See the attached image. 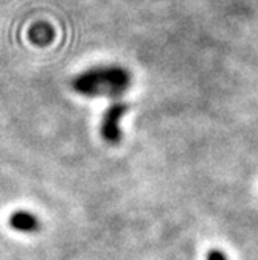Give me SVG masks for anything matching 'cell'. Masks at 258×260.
Masks as SVG:
<instances>
[{"label": "cell", "instance_id": "1", "mask_svg": "<svg viewBox=\"0 0 258 260\" xmlns=\"http://www.w3.org/2000/svg\"><path fill=\"white\" fill-rule=\"evenodd\" d=\"M72 87L86 97H120L131 87V74L122 66H98L73 78Z\"/></svg>", "mask_w": 258, "mask_h": 260}, {"label": "cell", "instance_id": "2", "mask_svg": "<svg viewBox=\"0 0 258 260\" xmlns=\"http://www.w3.org/2000/svg\"><path fill=\"white\" fill-rule=\"evenodd\" d=\"M128 105L122 103V102H115L112 103L101 120V126H100V133L101 137L109 142V144H119L122 140V129H120V119L128 112Z\"/></svg>", "mask_w": 258, "mask_h": 260}, {"label": "cell", "instance_id": "3", "mask_svg": "<svg viewBox=\"0 0 258 260\" xmlns=\"http://www.w3.org/2000/svg\"><path fill=\"white\" fill-rule=\"evenodd\" d=\"M10 226L19 232H38L41 229V223L39 220L30 214V212H23V210H19V212H14V214L10 217Z\"/></svg>", "mask_w": 258, "mask_h": 260}, {"label": "cell", "instance_id": "4", "mask_svg": "<svg viewBox=\"0 0 258 260\" xmlns=\"http://www.w3.org/2000/svg\"><path fill=\"white\" fill-rule=\"evenodd\" d=\"M207 260H227L226 254L219 249H212L207 254Z\"/></svg>", "mask_w": 258, "mask_h": 260}]
</instances>
